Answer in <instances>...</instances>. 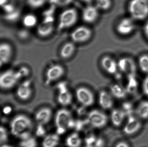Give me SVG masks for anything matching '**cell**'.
Masks as SVG:
<instances>
[{"label":"cell","mask_w":148,"mask_h":147,"mask_svg":"<svg viewBox=\"0 0 148 147\" xmlns=\"http://www.w3.org/2000/svg\"><path fill=\"white\" fill-rule=\"evenodd\" d=\"M33 123L26 115H17L11 120L10 125V133L15 137L21 139L31 135Z\"/></svg>","instance_id":"cell-1"},{"label":"cell","mask_w":148,"mask_h":147,"mask_svg":"<svg viewBox=\"0 0 148 147\" xmlns=\"http://www.w3.org/2000/svg\"><path fill=\"white\" fill-rule=\"evenodd\" d=\"M55 123L58 135L63 134L68 128L75 126L71 112L66 109H62L57 111L55 118Z\"/></svg>","instance_id":"cell-2"},{"label":"cell","mask_w":148,"mask_h":147,"mask_svg":"<svg viewBox=\"0 0 148 147\" xmlns=\"http://www.w3.org/2000/svg\"><path fill=\"white\" fill-rule=\"evenodd\" d=\"M130 14L134 20H143L148 17V0H131L128 6Z\"/></svg>","instance_id":"cell-3"},{"label":"cell","mask_w":148,"mask_h":147,"mask_svg":"<svg viewBox=\"0 0 148 147\" xmlns=\"http://www.w3.org/2000/svg\"><path fill=\"white\" fill-rule=\"evenodd\" d=\"M22 78L18 70L8 69L0 73V89L8 90L13 89Z\"/></svg>","instance_id":"cell-4"},{"label":"cell","mask_w":148,"mask_h":147,"mask_svg":"<svg viewBox=\"0 0 148 147\" xmlns=\"http://www.w3.org/2000/svg\"><path fill=\"white\" fill-rule=\"evenodd\" d=\"M78 19V14L76 9L70 8L63 10L59 16L58 31L69 28L76 24Z\"/></svg>","instance_id":"cell-5"},{"label":"cell","mask_w":148,"mask_h":147,"mask_svg":"<svg viewBox=\"0 0 148 147\" xmlns=\"http://www.w3.org/2000/svg\"><path fill=\"white\" fill-rule=\"evenodd\" d=\"M88 123L95 128H102L106 126L108 117L103 112L97 110H91L87 117Z\"/></svg>","instance_id":"cell-6"},{"label":"cell","mask_w":148,"mask_h":147,"mask_svg":"<svg viewBox=\"0 0 148 147\" xmlns=\"http://www.w3.org/2000/svg\"><path fill=\"white\" fill-rule=\"evenodd\" d=\"M76 97L78 102L84 107H90L94 104L95 97L92 91L88 88L80 87L77 89Z\"/></svg>","instance_id":"cell-7"},{"label":"cell","mask_w":148,"mask_h":147,"mask_svg":"<svg viewBox=\"0 0 148 147\" xmlns=\"http://www.w3.org/2000/svg\"><path fill=\"white\" fill-rule=\"evenodd\" d=\"M92 35L90 28L84 26H80L75 28L71 34L72 41L75 43H84L89 40Z\"/></svg>","instance_id":"cell-8"},{"label":"cell","mask_w":148,"mask_h":147,"mask_svg":"<svg viewBox=\"0 0 148 147\" xmlns=\"http://www.w3.org/2000/svg\"><path fill=\"white\" fill-rule=\"evenodd\" d=\"M57 88L59 91L57 97L58 103L62 106L70 105L73 101V96L69 90L67 83L65 82H60L57 85Z\"/></svg>","instance_id":"cell-9"},{"label":"cell","mask_w":148,"mask_h":147,"mask_svg":"<svg viewBox=\"0 0 148 147\" xmlns=\"http://www.w3.org/2000/svg\"><path fill=\"white\" fill-rule=\"evenodd\" d=\"M65 73V69L60 64L51 66L46 72L45 84L46 85H49L60 79L64 76Z\"/></svg>","instance_id":"cell-10"},{"label":"cell","mask_w":148,"mask_h":147,"mask_svg":"<svg viewBox=\"0 0 148 147\" xmlns=\"http://www.w3.org/2000/svg\"><path fill=\"white\" fill-rule=\"evenodd\" d=\"M14 49L8 42L0 43V67L10 62L13 58Z\"/></svg>","instance_id":"cell-11"},{"label":"cell","mask_w":148,"mask_h":147,"mask_svg":"<svg viewBox=\"0 0 148 147\" xmlns=\"http://www.w3.org/2000/svg\"><path fill=\"white\" fill-rule=\"evenodd\" d=\"M134 20L132 18H123L118 22L116 26V31L122 35H129L131 34L135 28Z\"/></svg>","instance_id":"cell-12"},{"label":"cell","mask_w":148,"mask_h":147,"mask_svg":"<svg viewBox=\"0 0 148 147\" xmlns=\"http://www.w3.org/2000/svg\"><path fill=\"white\" fill-rule=\"evenodd\" d=\"M118 68L120 71L127 74L130 77H134L136 71V66L134 60L129 58H122L118 63Z\"/></svg>","instance_id":"cell-13"},{"label":"cell","mask_w":148,"mask_h":147,"mask_svg":"<svg viewBox=\"0 0 148 147\" xmlns=\"http://www.w3.org/2000/svg\"><path fill=\"white\" fill-rule=\"evenodd\" d=\"M33 89L32 82L29 79L25 80L17 88L16 95L18 98L21 101L29 100L32 96Z\"/></svg>","instance_id":"cell-14"},{"label":"cell","mask_w":148,"mask_h":147,"mask_svg":"<svg viewBox=\"0 0 148 147\" xmlns=\"http://www.w3.org/2000/svg\"><path fill=\"white\" fill-rule=\"evenodd\" d=\"M141 127V123L134 116L128 117L127 123L123 128V132L127 135H132L138 132Z\"/></svg>","instance_id":"cell-15"},{"label":"cell","mask_w":148,"mask_h":147,"mask_svg":"<svg viewBox=\"0 0 148 147\" xmlns=\"http://www.w3.org/2000/svg\"><path fill=\"white\" fill-rule=\"evenodd\" d=\"M99 15L98 9L95 6L89 5L85 7L82 13L83 20L86 23L91 24L96 21Z\"/></svg>","instance_id":"cell-16"},{"label":"cell","mask_w":148,"mask_h":147,"mask_svg":"<svg viewBox=\"0 0 148 147\" xmlns=\"http://www.w3.org/2000/svg\"><path fill=\"white\" fill-rule=\"evenodd\" d=\"M101 64L103 70L108 74L113 75L117 72L118 64L110 56H104L101 60Z\"/></svg>","instance_id":"cell-17"},{"label":"cell","mask_w":148,"mask_h":147,"mask_svg":"<svg viewBox=\"0 0 148 147\" xmlns=\"http://www.w3.org/2000/svg\"><path fill=\"white\" fill-rule=\"evenodd\" d=\"M52 110L49 108H42L36 112L35 119L39 125L44 126L50 121L52 118Z\"/></svg>","instance_id":"cell-18"},{"label":"cell","mask_w":148,"mask_h":147,"mask_svg":"<svg viewBox=\"0 0 148 147\" xmlns=\"http://www.w3.org/2000/svg\"><path fill=\"white\" fill-rule=\"evenodd\" d=\"M54 30V23L42 21L37 27V34L40 37L45 38L49 36Z\"/></svg>","instance_id":"cell-19"},{"label":"cell","mask_w":148,"mask_h":147,"mask_svg":"<svg viewBox=\"0 0 148 147\" xmlns=\"http://www.w3.org/2000/svg\"><path fill=\"white\" fill-rule=\"evenodd\" d=\"M99 103L103 109L108 110L113 107L114 102L110 94L105 91L102 90L99 93Z\"/></svg>","instance_id":"cell-20"},{"label":"cell","mask_w":148,"mask_h":147,"mask_svg":"<svg viewBox=\"0 0 148 147\" xmlns=\"http://www.w3.org/2000/svg\"><path fill=\"white\" fill-rule=\"evenodd\" d=\"M126 116V114L122 110L115 109L111 112L110 120L114 126L120 127L122 124Z\"/></svg>","instance_id":"cell-21"},{"label":"cell","mask_w":148,"mask_h":147,"mask_svg":"<svg viewBox=\"0 0 148 147\" xmlns=\"http://www.w3.org/2000/svg\"><path fill=\"white\" fill-rule=\"evenodd\" d=\"M75 45L73 42H68L65 43L60 50V55L62 58L66 60L70 58L75 51Z\"/></svg>","instance_id":"cell-22"},{"label":"cell","mask_w":148,"mask_h":147,"mask_svg":"<svg viewBox=\"0 0 148 147\" xmlns=\"http://www.w3.org/2000/svg\"><path fill=\"white\" fill-rule=\"evenodd\" d=\"M60 138L57 134H51L47 135L42 143V147H56L60 143Z\"/></svg>","instance_id":"cell-23"},{"label":"cell","mask_w":148,"mask_h":147,"mask_svg":"<svg viewBox=\"0 0 148 147\" xmlns=\"http://www.w3.org/2000/svg\"><path fill=\"white\" fill-rule=\"evenodd\" d=\"M110 92L113 96L117 99H123L127 96L126 89L118 84L112 85L110 88Z\"/></svg>","instance_id":"cell-24"},{"label":"cell","mask_w":148,"mask_h":147,"mask_svg":"<svg viewBox=\"0 0 148 147\" xmlns=\"http://www.w3.org/2000/svg\"><path fill=\"white\" fill-rule=\"evenodd\" d=\"M135 113L137 116L141 119H148V101L140 102L136 109Z\"/></svg>","instance_id":"cell-25"},{"label":"cell","mask_w":148,"mask_h":147,"mask_svg":"<svg viewBox=\"0 0 148 147\" xmlns=\"http://www.w3.org/2000/svg\"><path fill=\"white\" fill-rule=\"evenodd\" d=\"M38 19L35 15L28 14L23 17L22 24L27 28H32L37 25Z\"/></svg>","instance_id":"cell-26"},{"label":"cell","mask_w":148,"mask_h":147,"mask_svg":"<svg viewBox=\"0 0 148 147\" xmlns=\"http://www.w3.org/2000/svg\"><path fill=\"white\" fill-rule=\"evenodd\" d=\"M82 143V139L77 133L71 134L66 140V144L68 147H80Z\"/></svg>","instance_id":"cell-27"},{"label":"cell","mask_w":148,"mask_h":147,"mask_svg":"<svg viewBox=\"0 0 148 147\" xmlns=\"http://www.w3.org/2000/svg\"><path fill=\"white\" fill-rule=\"evenodd\" d=\"M20 147H37V142L34 137L32 135L21 139Z\"/></svg>","instance_id":"cell-28"},{"label":"cell","mask_w":148,"mask_h":147,"mask_svg":"<svg viewBox=\"0 0 148 147\" xmlns=\"http://www.w3.org/2000/svg\"><path fill=\"white\" fill-rule=\"evenodd\" d=\"M138 66L142 72L148 75V55L143 54L138 60Z\"/></svg>","instance_id":"cell-29"},{"label":"cell","mask_w":148,"mask_h":147,"mask_svg":"<svg viewBox=\"0 0 148 147\" xmlns=\"http://www.w3.org/2000/svg\"><path fill=\"white\" fill-rule=\"evenodd\" d=\"M111 0H95V6L98 9L107 10L112 6Z\"/></svg>","instance_id":"cell-30"},{"label":"cell","mask_w":148,"mask_h":147,"mask_svg":"<svg viewBox=\"0 0 148 147\" xmlns=\"http://www.w3.org/2000/svg\"><path fill=\"white\" fill-rule=\"evenodd\" d=\"M8 133L7 129L2 126H0V147H3L8 144Z\"/></svg>","instance_id":"cell-31"},{"label":"cell","mask_w":148,"mask_h":147,"mask_svg":"<svg viewBox=\"0 0 148 147\" xmlns=\"http://www.w3.org/2000/svg\"><path fill=\"white\" fill-rule=\"evenodd\" d=\"M20 16V12L16 9L11 13L5 14L4 19L5 20L9 22H13L16 21L19 19Z\"/></svg>","instance_id":"cell-32"},{"label":"cell","mask_w":148,"mask_h":147,"mask_svg":"<svg viewBox=\"0 0 148 147\" xmlns=\"http://www.w3.org/2000/svg\"><path fill=\"white\" fill-rule=\"evenodd\" d=\"M49 0H27V4L30 7L33 9L41 7Z\"/></svg>","instance_id":"cell-33"},{"label":"cell","mask_w":148,"mask_h":147,"mask_svg":"<svg viewBox=\"0 0 148 147\" xmlns=\"http://www.w3.org/2000/svg\"><path fill=\"white\" fill-rule=\"evenodd\" d=\"M73 0H49V2L51 5L56 7H64L70 5Z\"/></svg>","instance_id":"cell-34"},{"label":"cell","mask_w":148,"mask_h":147,"mask_svg":"<svg viewBox=\"0 0 148 147\" xmlns=\"http://www.w3.org/2000/svg\"><path fill=\"white\" fill-rule=\"evenodd\" d=\"M122 110L127 116L132 115L134 111L133 104L130 102H125L122 105Z\"/></svg>","instance_id":"cell-35"},{"label":"cell","mask_w":148,"mask_h":147,"mask_svg":"<svg viewBox=\"0 0 148 147\" xmlns=\"http://www.w3.org/2000/svg\"><path fill=\"white\" fill-rule=\"evenodd\" d=\"M56 7L53 5H51L49 8L45 10L42 14L43 17L46 16H54V14L56 12Z\"/></svg>","instance_id":"cell-36"},{"label":"cell","mask_w":148,"mask_h":147,"mask_svg":"<svg viewBox=\"0 0 148 147\" xmlns=\"http://www.w3.org/2000/svg\"><path fill=\"white\" fill-rule=\"evenodd\" d=\"M18 37L19 39L22 40H25L27 39H28L29 37V33L27 30L26 29H22V30H20L18 32Z\"/></svg>","instance_id":"cell-37"},{"label":"cell","mask_w":148,"mask_h":147,"mask_svg":"<svg viewBox=\"0 0 148 147\" xmlns=\"http://www.w3.org/2000/svg\"><path fill=\"white\" fill-rule=\"evenodd\" d=\"M22 78L27 77L29 75L30 70L29 68L26 66H23L18 70Z\"/></svg>","instance_id":"cell-38"},{"label":"cell","mask_w":148,"mask_h":147,"mask_svg":"<svg viewBox=\"0 0 148 147\" xmlns=\"http://www.w3.org/2000/svg\"><path fill=\"white\" fill-rule=\"evenodd\" d=\"M142 89L144 94L148 97V75L143 82Z\"/></svg>","instance_id":"cell-39"},{"label":"cell","mask_w":148,"mask_h":147,"mask_svg":"<svg viewBox=\"0 0 148 147\" xmlns=\"http://www.w3.org/2000/svg\"><path fill=\"white\" fill-rule=\"evenodd\" d=\"M104 143L101 139H97L94 144V147H103Z\"/></svg>","instance_id":"cell-40"},{"label":"cell","mask_w":148,"mask_h":147,"mask_svg":"<svg viewBox=\"0 0 148 147\" xmlns=\"http://www.w3.org/2000/svg\"><path fill=\"white\" fill-rule=\"evenodd\" d=\"M12 2H14V0H0V7H3Z\"/></svg>","instance_id":"cell-41"},{"label":"cell","mask_w":148,"mask_h":147,"mask_svg":"<svg viewBox=\"0 0 148 147\" xmlns=\"http://www.w3.org/2000/svg\"><path fill=\"white\" fill-rule=\"evenodd\" d=\"M115 147H130V146L127 142H121L117 143Z\"/></svg>","instance_id":"cell-42"},{"label":"cell","mask_w":148,"mask_h":147,"mask_svg":"<svg viewBox=\"0 0 148 147\" xmlns=\"http://www.w3.org/2000/svg\"><path fill=\"white\" fill-rule=\"evenodd\" d=\"M143 30H144V33L145 35L148 39V21L145 24Z\"/></svg>","instance_id":"cell-43"},{"label":"cell","mask_w":148,"mask_h":147,"mask_svg":"<svg viewBox=\"0 0 148 147\" xmlns=\"http://www.w3.org/2000/svg\"><path fill=\"white\" fill-rule=\"evenodd\" d=\"M81 1H82L86 3H90L91 2L93 1L94 0H81Z\"/></svg>","instance_id":"cell-44"},{"label":"cell","mask_w":148,"mask_h":147,"mask_svg":"<svg viewBox=\"0 0 148 147\" xmlns=\"http://www.w3.org/2000/svg\"><path fill=\"white\" fill-rule=\"evenodd\" d=\"M3 147H13L12 146H10V145H8V144H7V145H6V146H4Z\"/></svg>","instance_id":"cell-45"},{"label":"cell","mask_w":148,"mask_h":147,"mask_svg":"<svg viewBox=\"0 0 148 147\" xmlns=\"http://www.w3.org/2000/svg\"><path fill=\"white\" fill-rule=\"evenodd\" d=\"M89 147V146H86V147Z\"/></svg>","instance_id":"cell-46"}]
</instances>
